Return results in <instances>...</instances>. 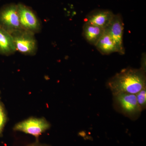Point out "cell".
Returning a JSON list of instances; mask_svg holds the SVG:
<instances>
[{
    "mask_svg": "<svg viewBox=\"0 0 146 146\" xmlns=\"http://www.w3.org/2000/svg\"><path fill=\"white\" fill-rule=\"evenodd\" d=\"M113 94L119 93L136 94L146 87L145 70L128 68L110 79L107 83Z\"/></svg>",
    "mask_w": 146,
    "mask_h": 146,
    "instance_id": "cell-1",
    "label": "cell"
},
{
    "mask_svg": "<svg viewBox=\"0 0 146 146\" xmlns=\"http://www.w3.org/2000/svg\"><path fill=\"white\" fill-rule=\"evenodd\" d=\"M113 106L116 111L132 120H136L141 112L136 94L119 93L113 94Z\"/></svg>",
    "mask_w": 146,
    "mask_h": 146,
    "instance_id": "cell-2",
    "label": "cell"
},
{
    "mask_svg": "<svg viewBox=\"0 0 146 146\" xmlns=\"http://www.w3.org/2000/svg\"><path fill=\"white\" fill-rule=\"evenodd\" d=\"M0 27L11 34L23 30L20 23L17 5L8 4L1 8Z\"/></svg>",
    "mask_w": 146,
    "mask_h": 146,
    "instance_id": "cell-3",
    "label": "cell"
},
{
    "mask_svg": "<svg viewBox=\"0 0 146 146\" xmlns=\"http://www.w3.org/2000/svg\"><path fill=\"white\" fill-rule=\"evenodd\" d=\"M13 36L16 51L25 55L36 54L38 44L34 33L24 30L18 31L11 34Z\"/></svg>",
    "mask_w": 146,
    "mask_h": 146,
    "instance_id": "cell-4",
    "label": "cell"
},
{
    "mask_svg": "<svg viewBox=\"0 0 146 146\" xmlns=\"http://www.w3.org/2000/svg\"><path fill=\"white\" fill-rule=\"evenodd\" d=\"M17 5L22 29L34 34L40 32L42 29V23L34 10L23 3H18Z\"/></svg>",
    "mask_w": 146,
    "mask_h": 146,
    "instance_id": "cell-5",
    "label": "cell"
},
{
    "mask_svg": "<svg viewBox=\"0 0 146 146\" xmlns=\"http://www.w3.org/2000/svg\"><path fill=\"white\" fill-rule=\"evenodd\" d=\"M50 127V123L45 118L31 117L16 124L13 130L30 134L37 139Z\"/></svg>",
    "mask_w": 146,
    "mask_h": 146,
    "instance_id": "cell-6",
    "label": "cell"
},
{
    "mask_svg": "<svg viewBox=\"0 0 146 146\" xmlns=\"http://www.w3.org/2000/svg\"><path fill=\"white\" fill-rule=\"evenodd\" d=\"M124 26L122 17L120 13H118L115 14L109 25L106 28L114 40L118 52L121 55L125 53L123 43Z\"/></svg>",
    "mask_w": 146,
    "mask_h": 146,
    "instance_id": "cell-7",
    "label": "cell"
},
{
    "mask_svg": "<svg viewBox=\"0 0 146 146\" xmlns=\"http://www.w3.org/2000/svg\"><path fill=\"white\" fill-rule=\"evenodd\" d=\"M115 14L108 9H96L87 14L84 21L105 29L109 25Z\"/></svg>",
    "mask_w": 146,
    "mask_h": 146,
    "instance_id": "cell-8",
    "label": "cell"
},
{
    "mask_svg": "<svg viewBox=\"0 0 146 146\" xmlns=\"http://www.w3.org/2000/svg\"><path fill=\"white\" fill-rule=\"evenodd\" d=\"M16 51L13 36L8 32L0 27V54L11 55Z\"/></svg>",
    "mask_w": 146,
    "mask_h": 146,
    "instance_id": "cell-9",
    "label": "cell"
},
{
    "mask_svg": "<svg viewBox=\"0 0 146 146\" xmlns=\"http://www.w3.org/2000/svg\"><path fill=\"white\" fill-rule=\"evenodd\" d=\"M95 46L102 54L108 55L118 52L117 49L112 36L106 29Z\"/></svg>",
    "mask_w": 146,
    "mask_h": 146,
    "instance_id": "cell-10",
    "label": "cell"
},
{
    "mask_svg": "<svg viewBox=\"0 0 146 146\" xmlns=\"http://www.w3.org/2000/svg\"><path fill=\"white\" fill-rule=\"evenodd\" d=\"M105 29L85 22L83 26V36L90 44L96 46L101 37Z\"/></svg>",
    "mask_w": 146,
    "mask_h": 146,
    "instance_id": "cell-11",
    "label": "cell"
},
{
    "mask_svg": "<svg viewBox=\"0 0 146 146\" xmlns=\"http://www.w3.org/2000/svg\"><path fill=\"white\" fill-rule=\"evenodd\" d=\"M136 100L141 111L145 110L146 107V87L136 94Z\"/></svg>",
    "mask_w": 146,
    "mask_h": 146,
    "instance_id": "cell-12",
    "label": "cell"
},
{
    "mask_svg": "<svg viewBox=\"0 0 146 146\" xmlns=\"http://www.w3.org/2000/svg\"><path fill=\"white\" fill-rule=\"evenodd\" d=\"M7 121L5 110L2 104L0 102V135L2 132Z\"/></svg>",
    "mask_w": 146,
    "mask_h": 146,
    "instance_id": "cell-13",
    "label": "cell"
},
{
    "mask_svg": "<svg viewBox=\"0 0 146 146\" xmlns=\"http://www.w3.org/2000/svg\"><path fill=\"white\" fill-rule=\"evenodd\" d=\"M28 146H50L48 145H46V144H41L38 143V142H36V143L32 144Z\"/></svg>",
    "mask_w": 146,
    "mask_h": 146,
    "instance_id": "cell-14",
    "label": "cell"
}]
</instances>
